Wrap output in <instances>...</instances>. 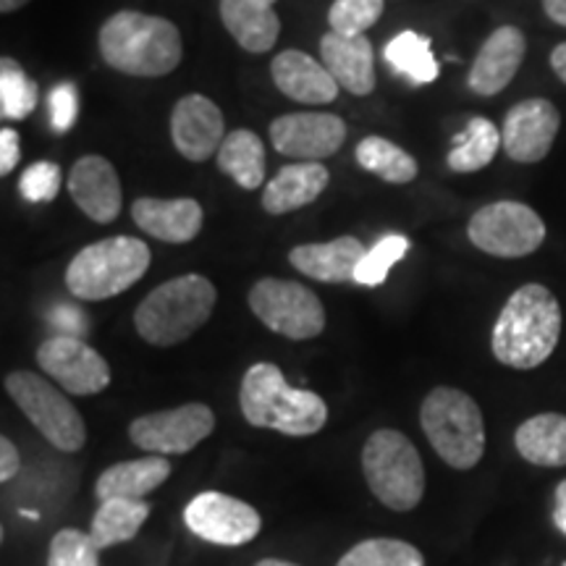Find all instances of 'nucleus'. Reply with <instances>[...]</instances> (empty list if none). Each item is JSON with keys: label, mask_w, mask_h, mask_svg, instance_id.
Listing matches in <instances>:
<instances>
[{"label": "nucleus", "mask_w": 566, "mask_h": 566, "mask_svg": "<svg viewBox=\"0 0 566 566\" xmlns=\"http://www.w3.org/2000/svg\"><path fill=\"white\" fill-rule=\"evenodd\" d=\"M150 268V247L134 237L95 242L69 263L66 286L76 300L103 302L132 289Z\"/></svg>", "instance_id": "6"}, {"label": "nucleus", "mask_w": 566, "mask_h": 566, "mask_svg": "<svg viewBox=\"0 0 566 566\" xmlns=\"http://www.w3.org/2000/svg\"><path fill=\"white\" fill-rule=\"evenodd\" d=\"M422 433L436 454L454 470H472L485 454V420L470 394L438 386L420 409Z\"/></svg>", "instance_id": "5"}, {"label": "nucleus", "mask_w": 566, "mask_h": 566, "mask_svg": "<svg viewBox=\"0 0 566 566\" xmlns=\"http://www.w3.org/2000/svg\"><path fill=\"white\" fill-rule=\"evenodd\" d=\"M218 292L205 275L189 273L166 281L139 302L137 334L153 346H176L210 321Z\"/></svg>", "instance_id": "4"}, {"label": "nucleus", "mask_w": 566, "mask_h": 566, "mask_svg": "<svg viewBox=\"0 0 566 566\" xmlns=\"http://www.w3.org/2000/svg\"><path fill=\"white\" fill-rule=\"evenodd\" d=\"M365 244L354 237H338L323 244H300L289 252V263L307 279L323 283L354 281L357 265L365 258Z\"/></svg>", "instance_id": "22"}, {"label": "nucleus", "mask_w": 566, "mask_h": 566, "mask_svg": "<svg viewBox=\"0 0 566 566\" xmlns=\"http://www.w3.org/2000/svg\"><path fill=\"white\" fill-rule=\"evenodd\" d=\"M218 168L242 189H258L265 181V147L263 139L250 129L226 134L218 150Z\"/></svg>", "instance_id": "27"}, {"label": "nucleus", "mask_w": 566, "mask_h": 566, "mask_svg": "<svg viewBox=\"0 0 566 566\" xmlns=\"http://www.w3.org/2000/svg\"><path fill=\"white\" fill-rule=\"evenodd\" d=\"M101 53L111 69L129 76H166L181 63V34L174 21L118 11L101 30Z\"/></svg>", "instance_id": "3"}, {"label": "nucleus", "mask_w": 566, "mask_h": 566, "mask_svg": "<svg viewBox=\"0 0 566 566\" xmlns=\"http://www.w3.org/2000/svg\"><path fill=\"white\" fill-rule=\"evenodd\" d=\"M21 158V147H19V134L9 129L6 126L3 132H0V174L9 176L13 168H17V163Z\"/></svg>", "instance_id": "39"}, {"label": "nucleus", "mask_w": 566, "mask_h": 566, "mask_svg": "<svg viewBox=\"0 0 566 566\" xmlns=\"http://www.w3.org/2000/svg\"><path fill=\"white\" fill-rule=\"evenodd\" d=\"M558 126H562V116L556 105L546 97H530L506 113L501 142L512 160L541 163L554 147Z\"/></svg>", "instance_id": "15"}, {"label": "nucleus", "mask_w": 566, "mask_h": 566, "mask_svg": "<svg viewBox=\"0 0 566 566\" xmlns=\"http://www.w3.org/2000/svg\"><path fill=\"white\" fill-rule=\"evenodd\" d=\"M554 525L562 535H566V480L556 485L554 493Z\"/></svg>", "instance_id": "41"}, {"label": "nucleus", "mask_w": 566, "mask_h": 566, "mask_svg": "<svg viewBox=\"0 0 566 566\" xmlns=\"http://www.w3.org/2000/svg\"><path fill=\"white\" fill-rule=\"evenodd\" d=\"M239 407L254 428L307 438L321 433L328 422V405L307 388L289 386L283 370L273 363H258L244 373Z\"/></svg>", "instance_id": "2"}, {"label": "nucleus", "mask_w": 566, "mask_h": 566, "mask_svg": "<svg viewBox=\"0 0 566 566\" xmlns=\"http://www.w3.org/2000/svg\"><path fill=\"white\" fill-rule=\"evenodd\" d=\"M357 163L388 184H409L417 176V160L384 137H367L357 145Z\"/></svg>", "instance_id": "30"}, {"label": "nucleus", "mask_w": 566, "mask_h": 566, "mask_svg": "<svg viewBox=\"0 0 566 566\" xmlns=\"http://www.w3.org/2000/svg\"><path fill=\"white\" fill-rule=\"evenodd\" d=\"M168 478H171V462H168V459H132V462H118L108 467V470L97 478L95 495L101 504L111 499L142 501L147 493L158 491Z\"/></svg>", "instance_id": "24"}, {"label": "nucleus", "mask_w": 566, "mask_h": 566, "mask_svg": "<svg viewBox=\"0 0 566 566\" xmlns=\"http://www.w3.org/2000/svg\"><path fill=\"white\" fill-rule=\"evenodd\" d=\"M92 535L76 527H63L53 535L48 551V566H101Z\"/></svg>", "instance_id": "36"}, {"label": "nucleus", "mask_w": 566, "mask_h": 566, "mask_svg": "<svg viewBox=\"0 0 566 566\" xmlns=\"http://www.w3.org/2000/svg\"><path fill=\"white\" fill-rule=\"evenodd\" d=\"M221 19L247 53H268L281 34L279 13L258 0H221Z\"/></svg>", "instance_id": "25"}, {"label": "nucleus", "mask_w": 566, "mask_h": 566, "mask_svg": "<svg viewBox=\"0 0 566 566\" xmlns=\"http://www.w3.org/2000/svg\"><path fill=\"white\" fill-rule=\"evenodd\" d=\"M19 467H21L19 449L11 443V438H0V480L9 483V480L19 475Z\"/></svg>", "instance_id": "40"}, {"label": "nucleus", "mask_w": 566, "mask_h": 566, "mask_svg": "<svg viewBox=\"0 0 566 566\" xmlns=\"http://www.w3.org/2000/svg\"><path fill=\"white\" fill-rule=\"evenodd\" d=\"M258 3H263V6H273L275 0H258Z\"/></svg>", "instance_id": "46"}, {"label": "nucleus", "mask_w": 566, "mask_h": 566, "mask_svg": "<svg viewBox=\"0 0 566 566\" xmlns=\"http://www.w3.org/2000/svg\"><path fill=\"white\" fill-rule=\"evenodd\" d=\"M562 338V304L543 283H525L509 296L493 325L491 349L512 370H535Z\"/></svg>", "instance_id": "1"}, {"label": "nucleus", "mask_w": 566, "mask_h": 566, "mask_svg": "<svg viewBox=\"0 0 566 566\" xmlns=\"http://www.w3.org/2000/svg\"><path fill=\"white\" fill-rule=\"evenodd\" d=\"M407 252L409 239L401 237V233H388V237L380 239L373 250L365 252L363 263L357 265V273H354V283L367 289L380 286V283L386 281V275L391 273V268L399 263Z\"/></svg>", "instance_id": "34"}, {"label": "nucleus", "mask_w": 566, "mask_h": 566, "mask_svg": "<svg viewBox=\"0 0 566 566\" xmlns=\"http://www.w3.org/2000/svg\"><path fill=\"white\" fill-rule=\"evenodd\" d=\"M323 66L334 76L338 87L352 95H370L375 90V63L373 45L365 34L359 38H344V34L328 32L321 40Z\"/></svg>", "instance_id": "21"}, {"label": "nucleus", "mask_w": 566, "mask_h": 566, "mask_svg": "<svg viewBox=\"0 0 566 566\" xmlns=\"http://www.w3.org/2000/svg\"><path fill=\"white\" fill-rule=\"evenodd\" d=\"M527 53V40L516 27H499L483 42L472 63L467 84L480 97H493L509 87Z\"/></svg>", "instance_id": "18"}, {"label": "nucleus", "mask_w": 566, "mask_h": 566, "mask_svg": "<svg viewBox=\"0 0 566 566\" xmlns=\"http://www.w3.org/2000/svg\"><path fill=\"white\" fill-rule=\"evenodd\" d=\"M499 147H504V142H501V132L495 129L491 118H470L464 134L457 137V147L449 153V168L457 174L483 171L485 166H491Z\"/></svg>", "instance_id": "29"}, {"label": "nucleus", "mask_w": 566, "mask_h": 566, "mask_svg": "<svg viewBox=\"0 0 566 566\" xmlns=\"http://www.w3.org/2000/svg\"><path fill=\"white\" fill-rule=\"evenodd\" d=\"M61 189V168L51 160H40L27 168L19 179V192L27 202H51Z\"/></svg>", "instance_id": "37"}, {"label": "nucleus", "mask_w": 566, "mask_h": 566, "mask_svg": "<svg viewBox=\"0 0 566 566\" xmlns=\"http://www.w3.org/2000/svg\"><path fill=\"white\" fill-rule=\"evenodd\" d=\"M171 139L176 150L192 163L218 155L226 139L221 108L205 95L181 97L171 113Z\"/></svg>", "instance_id": "16"}, {"label": "nucleus", "mask_w": 566, "mask_h": 566, "mask_svg": "<svg viewBox=\"0 0 566 566\" xmlns=\"http://www.w3.org/2000/svg\"><path fill=\"white\" fill-rule=\"evenodd\" d=\"M328 168L323 163H292L281 168L263 192V208L271 216H286L315 202L328 187Z\"/></svg>", "instance_id": "23"}, {"label": "nucleus", "mask_w": 566, "mask_h": 566, "mask_svg": "<svg viewBox=\"0 0 566 566\" xmlns=\"http://www.w3.org/2000/svg\"><path fill=\"white\" fill-rule=\"evenodd\" d=\"M467 237L493 258H527L546 242V223L525 202L499 200L480 208L467 223Z\"/></svg>", "instance_id": "9"}, {"label": "nucleus", "mask_w": 566, "mask_h": 566, "mask_svg": "<svg viewBox=\"0 0 566 566\" xmlns=\"http://www.w3.org/2000/svg\"><path fill=\"white\" fill-rule=\"evenodd\" d=\"M273 147L286 158L317 163L338 153L346 124L334 113H286L271 124Z\"/></svg>", "instance_id": "14"}, {"label": "nucleus", "mask_w": 566, "mask_h": 566, "mask_svg": "<svg viewBox=\"0 0 566 566\" xmlns=\"http://www.w3.org/2000/svg\"><path fill=\"white\" fill-rule=\"evenodd\" d=\"M69 195L95 223H113L122 212V181L103 155H84L69 174Z\"/></svg>", "instance_id": "17"}, {"label": "nucleus", "mask_w": 566, "mask_h": 566, "mask_svg": "<svg viewBox=\"0 0 566 566\" xmlns=\"http://www.w3.org/2000/svg\"><path fill=\"white\" fill-rule=\"evenodd\" d=\"M3 386L21 412L59 451L76 454L87 443V428L82 415L53 384L42 375L17 370L3 378Z\"/></svg>", "instance_id": "8"}, {"label": "nucleus", "mask_w": 566, "mask_h": 566, "mask_svg": "<svg viewBox=\"0 0 566 566\" xmlns=\"http://www.w3.org/2000/svg\"><path fill=\"white\" fill-rule=\"evenodd\" d=\"M132 218L142 231L160 242L187 244L200 233L205 212L202 205L192 197H179V200L139 197L132 202Z\"/></svg>", "instance_id": "19"}, {"label": "nucleus", "mask_w": 566, "mask_h": 566, "mask_svg": "<svg viewBox=\"0 0 566 566\" xmlns=\"http://www.w3.org/2000/svg\"><path fill=\"white\" fill-rule=\"evenodd\" d=\"M216 430V415L208 405L192 401L176 409H163L137 417L129 424V438L137 449L153 457L187 454Z\"/></svg>", "instance_id": "11"}, {"label": "nucleus", "mask_w": 566, "mask_h": 566, "mask_svg": "<svg viewBox=\"0 0 566 566\" xmlns=\"http://www.w3.org/2000/svg\"><path fill=\"white\" fill-rule=\"evenodd\" d=\"M38 105V84L24 74L17 61L6 55L0 61V116L24 122Z\"/></svg>", "instance_id": "33"}, {"label": "nucleus", "mask_w": 566, "mask_h": 566, "mask_svg": "<svg viewBox=\"0 0 566 566\" xmlns=\"http://www.w3.org/2000/svg\"><path fill=\"white\" fill-rule=\"evenodd\" d=\"M271 76L283 95L296 103H334L338 84L323 63L302 51H283L271 63Z\"/></svg>", "instance_id": "20"}, {"label": "nucleus", "mask_w": 566, "mask_h": 566, "mask_svg": "<svg viewBox=\"0 0 566 566\" xmlns=\"http://www.w3.org/2000/svg\"><path fill=\"white\" fill-rule=\"evenodd\" d=\"M543 11L548 13L551 21L566 27V0H543Z\"/></svg>", "instance_id": "42"}, {"label": "nucleus", "mask_w": 566, "mask_h": 566, "mask_svg": "<svg viewBox=\"0 0 566 566\" xmlns=\"http://www.w3.org/2000/svg\"><path fill=\"white\" fill-rule=\"evenodd\" d=\"M514 446L535 467H566V415L543 412L516 428Z\"/></svg>", "instance_id": "26"}, {"label": "nucleus", "mask_w": 566, "mask_h": 566, "mask_svg": "<svg viewBox=\"0 0 566 566\" xmlns=\"http://www.w3.org/2000/svg\"><path fill=\"white\" fill-rule=\"evenodd\" d=\"M30 0H0V11L3 13H11V11H19L21 6H27Z\"/></svg>", "instance_id": "44"}, {"label": "nucleus", "mask_w": 566, "mask_h": 566, "mask_svg": "<svg viewBox=\"0 0 566 566\" xmlns=\"http://www.w3.org/2000/svg\"><path fill=\"white\" fill-rule=\"evenodd\" d=\"M386 63L399 74L409 76L417 84H430L438 80V63L430 51V40L412 30L399 32L386 45Z\"/></svg>", "instance_id": "31"}, {"label": "nucleus", "mask_w": 566, "mask_h": 566, "mask_svg": "<svg viewBox=\"0 0 566 566\" xmlns=\"http://www.w3.org/2000/svg\"><path fill=\"white\" fill-rule=\"evenodd\" d=\"M250 307L265 328L292 342H307V338L321 336L325 328L323 302L296 281H258L250 292Z\"/></svg>", "instance_id": "10"}, {"label": "nucleus", "mask_w": 566, "mask_h": 566, "mask_svg": "<svg viewBox=\"0 0 566 566\" xmlns=\"http://www.w3.org/2000/svg\"><path fill=\"white\" fill-rule=\"evenodd\" d=\"M76 111H80V95L71 82H61L51 92V124L59 134H66L76 122Z\"/></svg>", "instance_id": "38"}, {"label": "nucleus", "mask_w": 566, "mask_h": 566, "mask_svg": "<svg viewBox=\"0 0 566 566\" xmlns=\"http://www.w3.org/2000/svg\"><path fill=\"white\" fill-rule=\"evenodd\" d=\"M363 472L375 499L391 512H412L424 495L420 451L399 430H375L363 449Z\"/></svg>", "instance_id": "7"}, {"label": "nucleus", "mask_w": 566, "mask_h": 566, "mask_svg": "<svg viewBox=\"0 0 566 566\" xmlns=\"http://www.w3.org/2000/svg\"><path fill=\"white\" fill-rule=\"evenodd\" d=\"M38 365L74 396L101 394L111 386V365L76 336H51L40 344Z\"/></svg>", "instance_id": "13"}, {"label": "nucleus", "mask_w": 566, "mask_h": 566, "mask_svg": "<svg viewBox=\"0 0 566 566\" xmlns=\"http://www.w3.org/2000/svg\"><path fill=\"white\" fill-rule=\"evenodd\" d=\"M562 566H566V562H564V564H562Z\"/></svg>", "instance_id": "47"}, {"label": "nucleus", "mask_w": 566, "mask_h": 566, "mask_svg": "<svg viewBox=\"0 0 566 566\" xmlns=\"http://www.w3.org/2000/svg\"><path fill=\"white\" fill-rule=\"evenodd\" d=\"M336 566H424L422 551L396 537H370L338 558Z\"/></svg>", "instance_id": "32"}, {"label": "nucleus", "mask_w": 566, "mask_h": 566, "mask_svg": "<svg viewBox=\"0 0 566 566\" xmlns=\"http://www.w3.org/2000/svg\"><path fill=\"white\" fill-rule=\"evenodd\" d=\"M551 69H554V74L566 84V42L556 45L554 53H551Z\"/></svg>", "instance_id": "43"}, {"label": "nucleus", "mask_w": 566, "mask_h": 566, "mask_svg": "<svg viewBox=\"0 0 566 566\" xmlns=\"http://www.w3.org/2000/svg\"><path fill=\"white\" fill-rule=\"evenodd\" d=\"M254 566H302V564H294V562H283V558H263V562H258Z\"/></svg>", "instance_id": "45"}, {"label": "nucleus", "mask_w": 566, "mask_h": 566, "mask_svg": "<svg viewBox=\"0 0 566 566\" xmlns=\"http://www.w3.org/2000/svg\"><path fill=\"white\" fill-rule=\"evenodd\" d=\"M384 13V0H336L328 11L331 32L359 38Z\"/></svg>", "instance_id": "35"}, {"label": "nucleus", "mask_w": 566, "mask_h": 566, "mask_svg": "<svg viewBox=\"0 0 566 566\" xmlns=\"http://www.w3.org/2000/svg\"><path fill=\"white\" fill-rule=\"evenodd\" d=\"M150 516V504L147 501H129V499H111L97 506L92 516V541L97 548H111L129 543L137 537L142 525Z\"/></svg>", "instance_id": "28"}, {"label": "nucleus", "mask_w": 566, "mask_h": 566, "mask_svg": "<svg viewBox=\"0 0 566 566\" xmlns=\"http://www.w3.org/2000/svg\"><path fill=\"white\" fill-rule=\"evenodd\" d=\"M184 522L202 541L229 548L247 546L263 530V516L258 509L221 491L195 495L184 509Z\"/></svg>", "instance_id": "12"}]
</instances>
